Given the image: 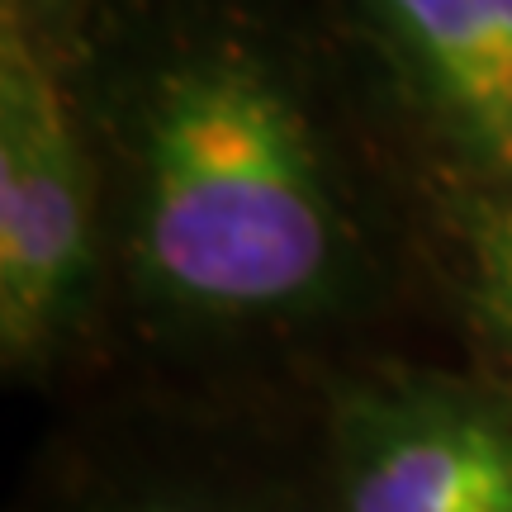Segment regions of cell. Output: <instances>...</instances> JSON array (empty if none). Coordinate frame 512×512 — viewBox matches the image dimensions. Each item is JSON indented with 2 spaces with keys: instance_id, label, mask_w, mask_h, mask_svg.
<instances>
[{
  "instance_id": "obj_4",
  "label": "cell",
  "mask_w": 512,
  "mask_h": 512,
  "mask_svg": "<svg viewBox=\"0 0 512 512\" xmlns=\"http://www.w3.org/2000/svg\"><path fill=\"white\" fill-rule=\"evenodd\" d=\"M366 10L460 162L512 190V0H366Z\"/></svg>"
},
{
  "instance_id": "obj_3",
  "label": "cell",
  "mask_w": 512,
  "mask_h": 512,
  "mask_svg": "<svg viewBox=\"0 0 512 512\" xmlns=\"http://www.w3.org/2000/svg\"><path fill=\"white\" fill-rule=\"evenodd\" d=\"M95 309V195L72 110L24 24H0V366L29 380Z\"/></svg>"
},
{
  "instance_id": "obj_6",
  "label": "cell",
  "mask_w": 512,
  "mask_h": 512,
  "mask_svg": "<svg viewBox=\"0 0 512 512\" xmlns=\"http://www.w3.org/2000/svg\"><path fill=\"white\" fill-rule=\"evenodd\" d=\"M460 299L494 370L512 380V190L475 195L456 214Z\"/></svg>"
},
{
  "instance_id": "obj_5",
  "label": "cell",
  "mask_w": 512,
  "mask_h": 512,
  "mask_svg": "<svg viewBox=\"0 0 512 512\" xmlns=\"http://www.w3.org/2000/svg\"><path fill=\"white\" fill-rule=\"evenodd\" d=\"M67 512H323L318 484L233 465H143L91 479Z\"/></svg>"
},
{
  "instance_id": "obj_7",
  "label": "cell",
  "mask_w": 512,
  "mask_h": 512,
  "mask_svg": "<svg viewBox=\"0 0 512 512\" xmlns=\"http://www.w3.org/2000/svg\"><path fill=\"white\" fill-rule=\"evenodd\" d=\"M34 5H43V10H57V0H29V10H34Z\"/></svg>"
},
{
  "instance_id": "obj_2",
  "label": "cell",
  "mask_w": 512,
  "mask_h": 512,
  "mask_svg": "<svg viewBox=\"0 0 512 512\" xmlns=\"http://www.w3.org/2000/svg\"><path fill=\"white\" fill-rule=\"evenodd\" d=\"M313 484L323 512H512V380L370 361L328 380Z\"/></svg>"
},
{
  "instance_id": "obj_1",
  "label": "cell",
  "mask_w": 512,
  "mask_h": 512,
  "mask_svg": "<svg viewBox=\"0 0 512 512\" xmlns=\"http://www.w3.org/2000/svg\"><path fill=\"white\" fill-rule=\"evenodd\" d=\"M128 285L200 337L304 328L342 309L356 256L323 143L290 81L242 43L162 62L138 95Z\"/></svg>"
}]
</instances>
